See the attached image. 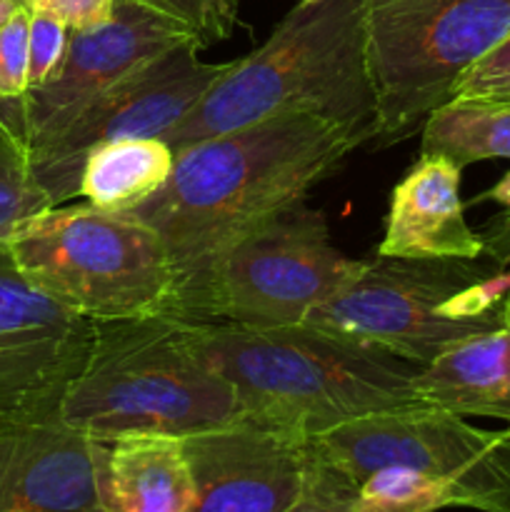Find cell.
Wrapping results in <instances>:
<instances>
[{
	"label": "cell",
	"mask_w": 510,
	"mask_h": 512,
	"mask_svg": "<svg viewBox=\"0 0 510 512\" xmlns=\"http://www.w3.org/2000/svg\"><path fill=\"white\" fill-rule=\"evenodd\" d=\"M30 10H43L63 20L70 30L103 25L113 18L115 0H23Z\"/></svg>",
	"instance_id": "26"
},
{
	"label": "cell",
	"mask_w": 510,
	"mask_h": 512,
	"mask_svg": "<svg viewBox=\"0 0 510 512\" xmlns=\"http://www.w3.org/2000/svg\"><path fill=\"white\" fill-rule=\"evenodd\" d=\"M95 323L35 288L0 253V428L60 418Z\"/></svg>",
	"instance_id": "11"
},
{
	"label": "cell",
	"mask_w": 510,
	"mask_h": 512,
	"mask_svg": "<svg viewBox=\"0 0 510 512\" xmlns=\"http://www.w3.org/2000/svg\"><path fill=\"white\" fill-rule=\"evenodd\" d=\"M300 3H320V0H300Z\"/></svg>",
	"instance_id": "30"
},
{
	"label": "cell",
	"mask_w": 510,
	"mask_h": 512,
	"mask_svg": "<svg viewBox=\"0 0 510 512\" xmlns=\"http://www.w3.org/2000/svg\"><path fill=\"white\" fill-rule=\"evenodd\" d=\"M368 140L315 115H280L178 150L168 183L125 210L163 240L175 280L170 315L208 323L225 253L270 215L300 203Z\"/></svg>",
	"instance_id": "1"
},
{
	"label": "cell",
	"mask_w": 510,
	"mask_h": 512,
	"mask_svg": "<svg viewBox=\"0 0 510 512\" xmlns=\"http://www.w3.org/2000/svg\"><path fill=\"white\" fill-rule=\"evenodd\" d=\"M485 240V255L493 260L500 268L510 265V215L495 220L488 230L483 233Z\"/></svg>",
	"instance_id": "27"
},
{
	"label": "cell",
	"mask_w": 510,
	"mask_h": 512,
	"mask_svg": "<svg viewBox=\"0 0 510 512\" xmlns=\"http://www.w3.org/2000/svg\"><path fill=\"white\" fill-rule=\"evenodd\" d=\"M510 320V270L475 260H363L353 280L303 325L425 368Z\"/></svg>",
	"instance_id": "5"
},
{
	"label": "cell",
	"mask_w": 510,
	"mask_h": 512,
	"mask_svg": "<svg viewBox=\"0 0 510 512\" xmlns=\"http://www.w3.org/2000/svg\"><path fill=\"white\" fill-rule=\"evenodd\" d=\"M193 348L235 388L243 418L315 438L350 420L423 405L418 368L310 325L190 323Z\"/></svg>",
	"instance_id": "3"
},
{
	"label": "cell",
	"mask_w": 510,
	"mask_h": 512,
	"mask_svg": "<svg viewBox=\"0 0 510 512\" xmlns=\"http://www.w3.org/2000/svg\"><path fill=\"white\" fill-rule=\"evenodd\" d=\"M5 253L38 290L93 323L170 315L173 268L140 220L95 205H58L15 230Z\"/></svg>",
	"instance_id": "6"
},
{
	"label": "cell",
	"mask_w": 510,
	"mask_h": 512,
	"mask_svg": "<svg viewBox=\"0 0 510 512\" xmlns=\"http://www.w3.org/2000/svg\"><path fill=\"white\" fill-rule=\"evenodd\" d=\"M310 448L353 483L400 465L448 485L455 508L510 512V428H475L423 403L350 420L310 438Z\"/></svg>",
	"instance_id": "8"
},
{
	"label": "cell",
	"mask_w": 510,
	"mask_h": 512,
	"mask_svg": "<svg viewBox=\"0 0 510 512\" xmlns=\"http://www.w3.org/2000/svg\"><path fill=\"white\" fill-rule=\"evenodd\" d=\"M175 153L163 138L105 143L85 158L80 195L108 213H125L158 193L170 178Z\"/></svg>",
	"instance_id": "18"
},
{
	"label": "cell",
	"mask_w": 510,
	"mask_h": 512,
	"mask_svg": "<svg viewBox=\"0 0 510 512\" xmlns=\"http://www.w3.org/2000/svg\"><path fill=\"white\" fill-rule=\"evenodd\" d=\"M355 490H358V483H353L348 475L323 463L313 453V465H310L303 493L283 512H353Z\"/></svg>",
	"instance_id": "23"
},
{
	"label": "cell",
	"mask_w": 510,
	"mask_h": 512,
	"mask_svg": "<svg viewBox=\"0 0 510 512\" xmlns=\"http://www.w3.org/2000/svg\"><path fill=\"white\" fill-rule=\"evenodd\" d=\"M485 200H495V203L505 205V208H510V170L503 175V178L498 180V183L493 185V188L488 190V193L483 195Z\"/></svg>",
	"instance_id": "28"
},
{
	"label": "cell",
	"mask_w": 510,
	"mask_h": 512,
	"mask_svg": "<svg viewBox=\"0 0 510 512\" xmlns=\"http://www.w3.org/2000/svg\"><path fill=\"white\" fill-rule=\"evenodd\" d=\"M105 512H190L195 478L183 438L130 435L98 443Z\"/></svg>",
	"instance_id": "16"
},
{
	"label": "cell",
	"mask_w": 510,
	"mask_h": 512,
	"mask_svg": "<svg viewBox=\"0 0 510 512\" xmlns=\"http://www.w3.org/2000/svg\"><path fill=\"white\" fill-rule=\"evenodd\" d=\"M365 8L368 0L298 3L260 48L233 60L163 140L178 153L280 115H315L375 140Z\"/></svg>",
	"instance_id": "2"
},
{
	"label": "cell",
	"mask_w": 510,
	"mask_h": 512,
	"mask_svg": "<svg viewBox=\"0 0 510 512\" xmlns=\"http://www.w3.org/2000/svg\"><path fill=\"white\" fill-rule=\"evenodd\" d=\"M200 50L203 45L190 40L130 70L30 160L55 208L80 195L85 158L95 148L128 138H163L233 65V60L205 63Z\"/></svg>",
	"instance_id": "10"
},
{
	"label": "cell",
	"mask_w": 510,
	"mask_h": 512,
	"mask_svg": "<svg viewBox=\"0 0 510 512\" xmlns=\"http://www.w3.org/2000/svg\"><path fill=\"white\" fill-rule=\"evenodd\" d=\"M363 268L340 253L320 210L300 203L270 215L220 260L208 323L243 328L303 325L310 310L338 293Z\"/></svg>",
	"instance_id": "9"
},
{
	"label": "cell",
	"mask_w": 510,
	"mask_h": 512,
	"mask_svg": "<svg viewBox=\"0 0 510 512\" xmlns=\"http://www.w3.org/2000/svg\"><path fill=\"white\" fill-rule=\"evenodd\" d=\"M450 100H510V35L465 73Z\"/></svg>",
	"instance_id": "25"
},
{
	"label": "cell",
	"mask_w": 510,
	"mask_h": 512,
	"mask_svg": "<svg viewBox=\"0 0 510 512\" xmlns=\"http://www.w3.org/2000/svg\"><path fill=\"white\" fill-rule=\"evenodd\" d=\"M455 508L453 493L418 470L388 465L360 480L353 512H438Z\"/></svg>",
	"instance_id": "20"
},
{
	"label": "cell",
	"mask_w": 510,
	"mask_h": 512,
	"mask_svg": "<svg viewBox=\"0 0 510 512\" xmlns=\"http://www.w3.org/2000/svg\"><path fill=\"white\" fill-rule=\"evenodd\" d=\"M368 65L378 100L373 143L425 123L475 63L510 35V0H368Z\"/></svg>",
	"instance_id": "7"
},
{
	"label": "cell",
	"mask_w": 510,
	"mask_h": 512,
	"mask_svg": "<svg viewBox=\"0 0 510 512\" xmlns=\"http://www.w3.org/2000/svg\"><path fill=\"white\" fill-rule=\"evenodd\" d=\"M50 208L55 205L35 178L25 145L0 125V253L20 225Z\"/></svg>",
	"instance_id": "21"
},
{
	"label": "cell",
	"mask_w": 510,
	"mask_h": 512,
	"mask_svg": "<svg viewBox=\"0 0 510 512\" xmlns=\"http://www.w3.org/2000/svg\"><path fill=\"white\" fill-rule=\"evenodd\" d=\"M243 418L238 393L193 348L188 320L173 315L95 323L60 420L95 443L130 435L190 438Z\"/></svg>",
	"instance_id": "4"
},
{
	"label": "cell",
	"mask_w": 510,
	"mask_h": 512,
	"mask_svg": "<svg viewBox=\"0 0 510 512\" xmlns=\"http://www.w3.org/2000/svg\"><path fill=\"white\" fill-rule=\"evenodd\" d=\"M415 390L425 403L463 418L503 420L510 428V320L418 368Z\"/></svg>",
	"instance_id": "17"
},
{
	"label": "cell",
	"mask_w": 510,
	"mask_h": 512,
	"mask_svg": "<svg viewBox=\"0 0 510 512\" xmlns=\"http://www.w3.org/2000/svg\"><path fill=\"white\" fill-rule=\"evenodd\" d=\"M70 28L55 15L43 10H30V35H28V80L30 88L45 83L63 63L68 48Z\"/></svg>",
	"instance_id": "24"
},
{
	"label": "cell",
	"mask_w": 510,
	"mask_h": 512,
	"mask_svg": "<svg viewBox=\"0 0 510 512\" xmlns=\"http://www.w3.org/2000/svg\"><path fill=\"white\" fill-rule=\"evenodd\" d=\"M20 5H23V0H0V25H3Z\"/></svg>",
	"instance_id": "29"
},
{
	"label": "cell",
	"mask_w": 510,
	"mask_h": 512,
	"mask_svg": "<svg viewBox=\"0 0 510 512\" xmlns=\"http://www.w3.org/2000/svg\"><path fill=\"white\" fill-rule=\"evenodd\" d=\"M423 155H443L458 168L510 160V100H448L425 118Z\"/></svg>",
	"instance_id": "19"
},
{
	"label": "cell",
	"mask_w": 510,
	"mask_h": 512,
	"mask_svg": "<svg viewBox=\"0 0 510 512\" xmlns=\"http://www.w3.org/2000/svg\"><path fill=\"white\" fill-rule=\"evenodd\" d=\"M183 440L195 478L190 512H283L313 465L310 438L253 418Z\"/></svg>",
	"instance_id": "13"
},
{
	"label": "cell",
	"mask_w": 510,
	"mask_h": 512,
	"mask_svg": "<svg viewBox=\"0 0 510 512\" xmlns=\"http://www.w3.org/2000/svg\"><path fill=\"white\" fill-rule=\"evenodd\" d=\"M0 512H105L98 443L60 418L3 425Z\"/></svg>",
	"instance_id": "14"
},
{
	"label": "cell",
	"mask_w": 510,
	"mask_h": 512,
	"mask_svg": "<svg viewBox=\"0 0 510 512\" xmlns=\"http://www.w3.org/2000/svg\"><path fill=\"white\" fill-rule=\"evenodd\" d=\"M190 40L198 43L188 25L128 0H115L113 18L103 25L70 30L58 70L20 98L28 158L50 148L98 95L130 70Z\"/></svg>",
	"instance_id": "12"
},
{
	"label": "cell",
	"mask_w": 510,
	"mask_h": 512,
	"mask_svg": "<svg viewBox=\"0 0 510 512\" xmlns=\"http://www.w3.org/2000/svg\"><path fill=\"white\" fill-rule=\"evenodd\" d=\"M180 20L195 33L203 48L230 38L238 23V0H128Z\"/></svg>",
	"instance_id": "22"
},
{
	"label": "cell",
	"mask_w": 510,
	"mask_h": 512,
	"mask_svg": "<svg viewBox=\"0 0 510 512\" xmlns=\"http://www.w3.org/2000/svg\"><path fill=\"white\" fill-rule=\"evenodd\" d=\"M463 168L443 155H423L390 193L378 253L410 260H475L485 255L483 235L465 220L460 200Z\"/></svg>",
	"instance_id": "15"
}]
</instances>
